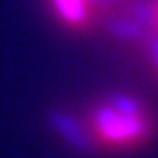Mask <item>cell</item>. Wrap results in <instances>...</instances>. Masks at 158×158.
<instances>
[{
	"label": "cell",
	"mask_w": 158,
	"mask_h": 158,
	"mask_svg": "<svg viewBox=\"0 0 158 158\" xmlns=\"http://www.w3.org/2000/svg\"><path fill=\"white\" fill-rule=\"evenodd\" d=\"M84 134L88 144L103 154H135L158 138V117L135 97L107 94L86 107Z\"/></svg>",
	"instance_id": "cell-1"
},
{
	"label": "cell",
	"mask_w": 158,
	"mask_h": 158,
	"mask_svg": "<svg viewBox=\"0 0 158 158\" xmlns=\"http://www.w3.org/2000/svg\"><path fill=\"white\" fill-rule=\"evenodd\" d=\"M58 17L70 27H84L90 21V0H52Z\"/></svg>",
	"instance_id": "cell-2"
},
{
	"label": "cell",
	"mask_w": 158,
	"mask_h": 158,
	"mask_svg": "<svg viewBox=\"0 0 158 158\" xmlns=\"http://www.w3.org/2000/svg\"><path fill=\"white\" fill-rule=\"evenodd\" d=\"M152 21H154V25H156V29H158V0L152 4Z\"/></svg>",
	"instance_id": "cell-3"
}]
</instances>
